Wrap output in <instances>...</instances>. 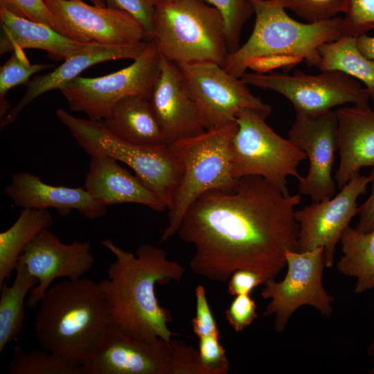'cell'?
Wrapping results in <instances>:
<instances>
[{
  "label": "cell",
  "instance_id": "6da1fadb",
  "mask_svg": "<svg viewBox=\"0 0 374 374\" xmlns=\"http://www.w3.org/2000/svg\"><path fill=\"white\" fill-rule=\"evenodd\" d=\"M301 201L299 193L285 195L257 176L203 193L188 208L177 232L195 248L190 269L219 283L242 269L265 280L276 278L286 267V251H298L295 208Z\"/></svg>",
  "mask_w": 374,
  "mask_h": 374
},
{
  "label": "cell",
  "instance_id": "7a4b0ae2",
  "mask_svg": "<svg viewBox=\"0 0 374 374\" xmlns=\"http://www.w3.org/2000/svg\"><path fill=\"white\" fill-rule=\"evenodd\" d=\"M101 244L115 256L107 269V278L98 282L109 305L111 325L139 341H171L177 334L168 328L172 315L169 310L160 306L155 285L179 281L184 274L183 266L150 244H141L135 253L125 251L109 239Z\"/></svg>",
  "mask_w": 374,
  "mask_h": 374
},
{
  "label": "cell",
  "instance_id": "3957f363",
  "mask_svg": "<svg viewBox=\"0 0 374 374\" xmlns=\"http://www.w3.org/2000/svg\"><path fill=\"white\" fill-rule=\"evenodd\" d=\"M256 16L247 42L229 53L223 65L230 74L240 78L247 69L268 73L291 68L305 60L317 67L318 47L343 36L342 17L316 23L292 19L280 0H248Z\"/></svg>",
  "mask_w": 374,
  "mask_h": 374
},
{
  "label": "cell",
  "instance_id": "277c9868",
  "mask_svg": "<svg viewBox=\"0 0 374 374\" xmlns=\"http://www.w3.org/2000/svg\"><path fill=\"white\" fill-rule=\"evenodd\" d=\"M110 326L99 283L82 277L48 289L39 303L35 335L40 348L81 367Z\"/></svg>",
  "mask_w": 374,
  "mask_h": 374
},
{
  "label": "cell",
  "instance_id": "5b68a950",
  "mask_svg": "<svg viewBox=\"0 0 374 374\" xmlns=\"http://www.w3.org/2000/svg\"><path fill=\"white\" fill-rule=\"evenodd\" d=\"M150 41L163 57L175 64L212 62L223 66L229 53L220 14L201 0L155 6Z\"/></svg>",
  "mask_w": 374,
  "mask_h": 374
},
{
  "label": "cell",
  "instance_id": "8992f818",
  "mask_svg": "<svg viewBox=\"0 0 374 374\" xmlns=\"http://www.w3.org/2000/svg\"><path fill=\"white\" fill-rule=\"evenodd\" d=\"M237 129L234 121L168 145L181 166L182 174L161 241L177 233L185 212L200 195L235 185L238 179L232 174L231 144Z\"/></svg>",
  "mask_w": 374,
  "mask_h": 374
},
{
  "label": "cell",
  "instance_id": "52a82bcc",
  "mask_svg": "<svg viewBox=\"0 0 374 374\" xmlns=\"http://www.w3.org/2000/svg\"><path fill=\"white\" fill-rule=\"evenodd\" d=\"M55 114L88 154L107 155L127 165L168 210L182 174L181 166L168 145L148 147L130 143L113 135L101 121L80 118L62 108L57 109Z\"/></svg>",
  "mask_w": 374,
  "mask_h": 374
},
{
  "label": "cell",
  "instance_id": "ba28073f",
  "mask_svg": "<svg viewBox=\"0 0 374 374\" xmlns=\"http://www.w3.org/2000/svg\"><path fill=\"white\" fill-rule=\"evenodd\" d=\"M270 114L254 109L238 114V129L231 144L232 174L235 179L262 177L287 195V177L301 178L298 167L307 156L267 125Z\"/></svg>",
  "mask_w": 374,
  "mask_h": 374
},
{
  "label": "cell",
  "instance_id": "9c48e42d",
  "mask_svg": "<svg viewBox=\"0 0 374 374\" xmlns=\"http://www.w3.org/2000/svg\"><path fill=\"white\" fill-rule=\"evenodd\" d=\"M195 366V348L182 341L144 342L111 325L81 367L82 374H193Z\"/></svg>",
  "mask_w": 374,
  "mask_h": 374
},
{
  "label": "cell",
  "instance_id": "30bf717a",
  "mask_svg": "<svg viewBox=\"0 0 374 374\" xmlns=\"http://www.w3.org/2000/svg\"><path fill=\"white\" fill-rule=\"evenodd\" d=\"M161 55L152 41L133 62L114 73L96 77L78 76L60 89L69 109L89 119L102 121L112 106L128 96L151 100L160 73Z\"/></svg>",
  "mask_w": 374,
  "mask_h": 374
},
{
  "label": "cell",
  "instance_id": "8fae6325",
  "mask_svg": "<svg viewBox=\"0 0 374 374\" xmlns=\"http://www.w3.org/2000/svg\"><path fill=\"white\" fill-rule=\"evenodd\" d=\"M241 80L248 85L280 93L293 105L296 116H316L345 104L368 103L369 95L359 81L339 71H321L317 75L296 71L245 72Z\"/></svg>",
  "mask_w": 374,
  "mask_h": 374
},
{
  "label": "cell",
  "instance_id": "7c38bea8",
  "mask_svg": "<svg viewBox=\"0 0 374 374\" xmlns=\"http://www.w3.org/2000/svg\"><path fill=\"white\" fill-rule=\"evenodd\" d=\"M287 271L283 279L266 280L261 290L263 299H270L262 315L274 316L275 330L283 332L294 312L301 306L315 308L321 315L333 313L335 298L323 287V274L326 267L322 247L304 251L285 252Z\"/></svg>",
  "mask_w": 374,
  "mask_h": 374
},
{
  "label": "cell",
  "instance_id": "4fadbf2b",
  "mask_svg": "<svg viewBox=\"0 0 374 374\" xmlns=\"http://www.w3.org/2000/svg\"><path fill=\"white\" fill-rule=\"evenodd\" d=\"M197 107L206 130L235 121L244 109L271 113L270 105L254 96L240 78L212 62L176 64Z\"/></svg>",
  "mask_w": 374,
  "mask_h": 374
},
{
  "label": "cell",
  "instance_id": "5bb4252c",
  "mask_svg": "<svg viewBox=\"0 0 374 374\" xmlns=\"http://www.w3.org/2000/svg\"><path fill=\"white\" fill-rule=\"evenodd\" d=\"M55 30L74 41L127 46L148 41L144 28L127 12L83 0H43Z\"/></svg>",
  "mask_w": 374,
  "mask_h": 374
},
{
  "label": "cell",
  "instance_id": "9a60e30c",
  "mask_svg": "<svg viewBox=\"0 0 374 374\" xmlns=\"http://www.w3.org/2000/svg\"><path fill=\"white\" fill-rule=\"evenodd\" d=\"M370 184L368 176L357 175L332 197L296 210L299 225L298 251L322 247L326 267H332L337 244L344 231L358 213L357 198Z\"/></svg>",
  "mask_w": 374,
  "mask_h": 374
},
{
  "label": "cell",
  "instance_id": "2e32d148",
  "mask_svg": "<svg viewBox=\"0 0 374 374\" xmlns=\"http://www.w3.org/2000/svg\"><path fill=\"white\" fill-rule=\"evenodd\" d=\"M288 139L305 152L309 163L308 173L298 180L299 193L309 196L312 202L332 197L337 184L332 172L338 151L335 111L311 117L296 116Z\"/></svg>",
  "mask_w": 374,
  "mask_h": 374
},
{
  "label": "cell",
  "instance_id": "e0dca14e",
  "mask_svg": "<svg viewBox=\"0 0 374 374\" xmlns=\"http://www.w3.org/2000/svg\"><path fill=\"white\" fill-rule=\"evenodd\" d=\"M94 257L89 242H62L48 229L41 231L24 249L17 263L26 265L38 283L30 290L26 305L37 306L57 278L77 280L93 267Z\"/></svg>",
  "mask_w": 374,
  "mask_h": 374
},
{
  "label": "cell",
  "instance_id": "ac0fdd59",
  "mask_svg": "<svg viewBox=\"0 0 374 374\" xmlns=\"http://www.w3.org/2000/svg\"><path fill=\"white\" fill-rule=\"evenodd\" d=\"M150 101L168 145L206 131L178 66L162 56Z\"/></svg>",
  "mask_w": 374,
  "mask_h": 374
},
{
  "label": "cell",
  "instance_id": "d6986e66",
  "mask_svg": "<svg viewBox=\"0 0 374 374\" xmlns=\"http://www.w3.org/2000/svg\"><path fill=\"white\" fill-rule=\"evenodd\" d=\"M148 42L127 46H109L96 43L64 60V62L52 71L35 75L26 85L24 95L8 114L1 119V129L13 123L19 113L40 95L51 90H60L65 84L80 76L83 71L96 64L121 59L134 60L141 55Z\"/></svg>",
  "mask_w": 374,
  "mask_h": 374
},
{
  "label": "cell",
  "instance_id": "ffe728a7",
  "mask_svg": "<svg viewBox=\"0 0 374 374\" xmlns=\"http://www.w3.org/2000/svg\"><path fill=\"white\" fill-rule=\"evenodd\" d=\"M84 188L105 206L133 203L156 211L168 209L161 197L137 175H133L107 155L91 156Z\"/></svg>",
  "mask_w": 374,
  "mask_h": 374
},
{
  "label": "cell",
  "instance_id": "44dd1931",
  "mask_svg": "<svg viewBox=\"0 0 374 374\" xmlns=\"http://www.w3.org/2000/svg\"><path fill=\"white\" fill-rule=\"evenodd\" d=\"M339 163L335 180L339 189L374 166V110L368 103L335 110Z\"/></svg>",
  "mask_w": 374,
  "mask_h": 374
},
{
  "label": "cell",
  "instance_id": "7402d4cb",
  "mask_svg": "<svg viewBox=\"0 0 374 374\" xmlns=\"http://www.w3.org/2000/svg\"><path fill=\"white\" fill-rule=\"evenodd\" d=\"M4 192L13 205L23 208H54L63 214L76 210L90 220L107 213L106 206L95 200L85 188L51 186L27 172L13 175Z\"/></svg>",
  "mask_w": 374,
  "mask_h": 374
},
{
  "label": "cell",
  "instance_id": "603a6c76",
  "mask_svg": "<svg viewBox=\"0 0 374 374\" xmlns=\"http://www.w3.org/2000/svg\"><path fill=\"white\" fill-rule=\"evenodd\" d=\"M0 55L15 48L43 50L57 60H65L96 43L68 38L46 24L14 15L0 8Z\"/></svg>",
  "mask_w": 374,
  "mask_h": 374
},
{
  "label": "cell",
  "instance_id": "cb8c5ba5",
  "mask_svg": "<svg viewBox=\"0 0 374 374\" xmlns=\"http://www.w3.org/2000/svg\"><path fill=\"white\" fill-rule=\"evenodd\" d=\"M101 121L113 135L127 143L148 147L168 145L150 100L143 96L121 99Z\"/></svg>",
  "mask_w": 374,
  "mask_h": 374
},
{
  "label": "cell",
  "instance_id": "d4e9b609",
  "mask_svg": "<svg viewBox=\"0 0 374 374\" xmlns=\"http://www.w3.org/2000/svg\"><path fill=\"white\" fill-rule=\"evenodd\" d=\"M53 220L47 209L23 208L15 223L0 233V287L15 270L25 247Z\"/></svg>",
  "mask_w": 374,
  "mask_h": 374
},
{
  "label": "cell",
  "instance_id": "484cf974",
  "mask_svg": "<svg viewBox=\"0 0 374 374\" xmlns=\"http://www.w3.org/2000/svg\"><path fill=\"white\" fill-rule=\"evenodd\" d=\"M340 243L342 256L337 269L339 273L355 277L353 292L360 294L374 289V230L362 232L348 226Z\"/></svg>",
  "mask_w": 374,
  "mask_h": 374
},
{
  "label": "cell",
  "instance_id": "4316f807",
  "mask_svg": "<svg viewBox=\"0 0 374 374\" xmlns=\"http://www.w3.org/2000/svg\"><path fill=\"white\" fill-rule=\"evenodd\" d=\"M321 71H337L362 82L374 100V60L366 57L357 45V37L343 35L318 47Z\"/></svg>",
  "mask_w": 374,
  "mask_h": 374
},
{
  "label": "cell",
  "instance_id": "83f0119b",
  "mask_svg": "<svg viewBox=\"0 0 374 374\" xmlns=\"http://www.w3.org/2000/svg\"><path fill=\"white\" fill-rule=\"evenodd\" d=\"M16 275L10 285L0 287V353L12 341L24 328L26 318V296L38 283L25 265L17 263Z\"/></svg>",
  "mask_w": 374,
  "mask_h": 374
},
{
  "label": "cell",
  "instance_id": "f1b7e54d",
  "mask_svg": "<svg viewBox=\"0 0 374 374\" xmlns=\"http://www.w3.org/2000/svg\"><path fill=\"white\" fill-rule=\"evenodd\" d=\"M10 374H82V367L75 366L46 350L25 351L15 346L9 364Z\"/></svg>",
  "mask_w": 374,
  "mask_h": 374
},
{
  "label": "cell",
  "instance_id": "f546056e",
  "mask_svg": "<svg viewBox=\"0 0 374 374\" xmlns=\"http://www.w3.org/2000/svg\"><path fill=\"white\" fill-rule=\"evenodd\" d=\"M53 64H31L24 49L15 48L9 59L0 67V118L10 112V105L6 98V93L12 88L26 85L35 73L53 68Z\"/></svg>",
  "mask_w": 374,
  "mask_h": 374
},
{
  "label": "cell",
  "instance_id": "4dcf8cb0",
  "mask_svg": "<svg viewBox=\"0 0 374 374\" xmlns=\"http://www.w3.org/2000/svg\"><path fill=\"white\" fill-rule=\"evenodd\" d=\"M215 8L220 14L224 26L229 53L240 47L242 28L253 12L248 0H201Z\"/></svg>",
  "mask_w": 374,
  "mask_h": 374
},
{
  "label": "cell",
  "instance_id": "1f68e13d",
  "mask_svg": "<svg viewBox=\"0 0 374 374\" xmlns=\"http://www.w3.org/2000/svg\"><path fill=\"white\" fill-rule=\"evenodd\" d=\"M282 6L308 23L330 19L344 13L348 0H280Z\"/></svg>",
  "mask_w": 374,
  "mask_h": 374
},
{
  "label": "cell",
  "instance_id": "d6a6232c",
  "mask_svg": "<svg viewBox=\"0 0 374 374\" xmlns=\"http://www.w3.org/2000/svg\"><path fill=\"white\" fill-rule=\"evenodd\" d=\"M342 29L343 35L354 37L374 29V0H348Z\"/></svg>",
  "mask_w": 374,
  "mask_h": 374
},
{
  "label": "cell",
  "instance_id": "836d02e7",
  "mask_svg": "<svg viewBox=\"0 0 374 374\" xmlns=\"http://www.w3.org/2000/svg\"><path fill=\"white\" fill-rule=\"evenodd\" d=\"M0 8L19 17L55 29L53 17L43 0H0Z\"/></svg>",
  "mask_w": 374,
  "mask_h": 374
},
{
  "label": "cell",
  "instance_id": "e575fe53",
  "mask_svg": "<svg viewBox=\"0 0 374 374\" xmlns=\"http://www.w3.org/2000/svg\"><path fill=\"white\" fill-rule=\"evenodd\" d=\"M256 308V303L249 294L235 296L224 312L225 317L233 330L240 332L258 317Z\"/></svg>",
  "mask_w": 374,
  "mask_h": 374
},
{
  "label": "cell",
  "instance_id": "d590c367",
  "mask_svg": "<svg viewBox=\"0 0 374 374\" xmlns=\"http://www.w3.org/2000/svg\"><path fill=\"white\" fill-rule=\"evenodd\" d=\"M103 1L107 7L124 11L134 17L144 28L148 41L151 40L154 6L148 0H103Z\"/></svg>",
  "mask_w": 374,
  "mask_h": 374
},
{
  "label": "cell",
  "instance_id": "8d00e7d4",
  "mask_svg": "<svg viewBox=\"0 0 374 374\" xmlns=\"http://www.w3.org/2000/svg\"><path fill=\"white\" fill-rule=\"evenodd\" d=\"M228 292L232 296L250 294L265 279L258 273L249 269H238L229 279Z\"/></svg>",
  "mask_w": 374,
  "mask_h": 374
},
{
  "label": "cell",
  "instance_id": "74e56055",
  "mask_svg": "<svg viewBox=\"0 0 374 374\" xmlns=\"http://www.w3.org/2000/svg\"><path fill=\"white\" fill-rule=\"evenodd\" d=\"M368 175L371 191L366 200L358 206V222L355 228L362 232L374 230V166Z\"/></svg>",
  "mask_w": 374,
  "mask_h": 374
},
{
  "label": "cell",
  "instance_id": "f35d334b",
  "mask_svg": "<svg viewBox=\"0 0 374 374\" xmlns=\"http://www.w3.org/2000/svg\"><path fill=\"white\" fill-rule=\"evenodd\" d=\"M357 45L366 57L374 60V37L362 34L357 37Z\"/></svg>",
  "mask_w": 374,
  "mask_h": 374
},
{
  "label": "cell",
  "instance_id": "ab89813d",
  "mask_svg": "<svg viewBox=\"0 0 374 374\" xmlns=\"http://www.w3.org/2000/svg\"><path fill=\"white\" fill-rule=\"evenodd\" d=\"M367 353L371 357L372 363L373 364V368L369 371L370 374H374V329L372 338L367 347Z\"/></svg>",
  "mask_w": 374,
  "mask_h": 374
},
{
  "label": "cell",
  "instance_id": "60d3db41",
  "mask_svg": "<svg viewBox=\"0 0 374 374\" xmlns=\"http://www.w3.org/2000/svg\"><path fill=\"white\" fill-rule=\"evenodd\" d=\"M148 1L152 6H155L159 4L173 1L175 0H148Z\"/></svg>",
  "mask_w": 374,
  "mask_h": 374
},
{
  "label": "cell",
  "instance_id": "b9f144b4",
  "mask_svg": "<svg viewBox=\"0 0 374 374\" xmlns=\"http://www.w3.org/2000/svg\"><path fill=\"white\" fill-rule=\"evenodd\" d=\"M88 1H90L91 4L100 6H106L103 0H88Z\"/></svg>",
  "mask_w": 374,
  "mask_h": 374
}]
</instances>
